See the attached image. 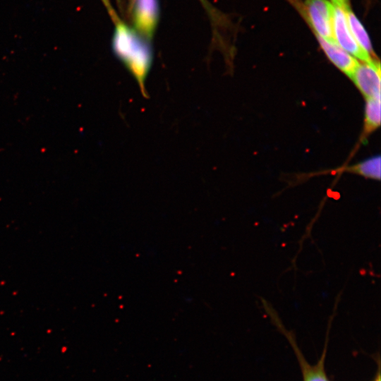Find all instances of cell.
<instances>
[{"mask_svg": "<svg viewBox=\"0 0 381 381\" xmlns=\"http://www.w3.org/2000/svg\"><path fill=\"white\" fill-rule=\"evenodd\" d=\"M200 1H202V3H205V0H200Z\"/></svg>", "mask_w": 381, "mask_h": 381, "instance_id": "4fadbf2b", "label": "cell"}, {"mask_svg": "<svg viewBox=\"0 0 381 381\" xmlns=\"http://www.w3.org/2000/svg\"><path fill=\"white\" fill-rule=\"evenodd\" d=\"M366 97L380 100V66L379 61H359L350 76Z\"/></svg>", "mask_w": 381, "mask_h": 381, "instance_id": "5b68a950", "label": "cell"}, {"mask_svg": "<svg viewBox=\"0 0 381 381\" xmlns=\"http://www.w3.org/2000/svg\"><path fill=\"white\" fill-rule=\"evenodd\" d=\"M102 3L103 4L104 6L107 9L108 13L109 14L112 21L115 23L118 20H119L118 16L116 15L110 0H100Z\"/></svg>", "mask_w": 381, "mask_h": 381, "instance_id": "8fae6325", "label": "cell"}, {"mask_svg": "<svg viewBox=\"0 0 381 381\" xmlns=\"http://www.w3.org/2000/svg\"><path fill=\"white\" fill-rule=\"evenodd\" d=\"M316 37L322 49L331 61L350 77L359 61L336 42H328L321 37Z\"/></svg>", "mask_w": 381, "mask_h": 381, "instance_id": "8992f818", "label": "cell"}, {"mask_svg": "<svg viewBox=\"0 0 381 381\" xmlns=\"http://www.w3.org/2000/svg\"><path fill=\"white\" fill-rule=\"evenodd\" d=\"M375 381H380V376L377 377V380Z\"/></svg>", "mask_w": 381, "mask_h": 381, "instance_id": "7c38bea8", "label": "cell"}, {"mask_svg": "<svg viewBox=\"0 0 381 381\" xmlns=\"http://www.w3.org/2000/svg\"><path fill=\"white\" fill-rule=\"evenodd\" d=\"M114 24L112 38L114 53L136 80L142 94L145 96V83L153 59L149 41L120 19Z\"/></svg>", "mask_w": 381, "mask_h": 381, "instance_id": "6da1fadb", "label": "cell"}, {"mask_svg": "<svg viewBox=\"0 0 381 381\" xmlns=\"http://www.w3.org/2000/svg\"><path fill=\"white\" fill-rule=\"evenodd\" d=\"M333 11V33L335 42L360 61L374 60L353 38L347 21L346 8L350 0H329Z\"/></svg>", "mask_w": 381, "mask_h": 381, "instance_id": "7a4b0ae2", "label": "cell"}, {"mask_svg": "<svg viewBox=\"0 0 381 381\" xmlns=\"http://www.w3.org/2000/svg\"><path fill=\"white\" fill-rule=\"evenodd\" d=\"M349 170L365 177L379 180L380 178V157H373L365 160L350 167Z\"/></svg>", "mask_w": 381, "mask_h": 381, "instance_id": "ba28073f", "label": "cell"}, {"mask_svg": "<svg viewBox=\"0 0 381 381\" xmlns=\"http://www.w3.org/2000/svg\"><path fill=\"white\" fill-rule=\"evenodd\" d=\"M302 13L316 36L335 42L333 11L329 0H305Z\"/></svg>", "mask_w": 381, "mask_h": 381, "instance_id": "3957f363", "label": "cell"}, {"mask_svg": "<svg viewBox=\"0 0 381 381\" xmlns=\"http://www.w3.org/2000/svg\"><path fill=\"white\" fill-rule=\"evenodd\" d=\"M130 10L135 30L150 41L159 20L157 0H131Z\"/></svg>", "mask_w": 381, "mask_h": 381, "instance_id": "277c9868", "label": "cell"}, {"mask_svg": "<svg viewBox=\"0 0 381 381\" xmlns=\"http://www.w3.org/2000/svg\"><path fill=\"white\" fill-rule=\"evenodd\" d=\"M346 14L351 32L356 42L368 54L374 55L369 36L363 24L352 11L351 4L346 7Z\"/></svg>", "mask_w": 381, "mask_h": 381, "instance_id": "52a82bcc", "label": "cell"}, {"mask_svg": "<svg viewBox=\"0 0 381 381\" xmlns=\"http://www.w3.org/2000/svg\"><path fill=\"white\" fill-rule=\"evenodd\" d=\"M366 132H370L380 124V100L367 99L365 112Z\"/></svg>", "mask_w": 381, "mask_h": 381, "instance_id": "9c48e42d", "label": "cell"}, {"mask_svg": "<svg viewBox=\"0 0 381 381\" xmlns=\"http://www.w3.org/2000/svg\"><path fill=\"white\" fill-rule=\"evenodd\" d=\"M302 368L303 381H329L324 368V356L315 365L307 363L304 359L299 358Z\"/></svg>", "mask_w": 381, "mask_h": 381, "instance_id": "30bf717a", "label": "cell"}]
</instances>
